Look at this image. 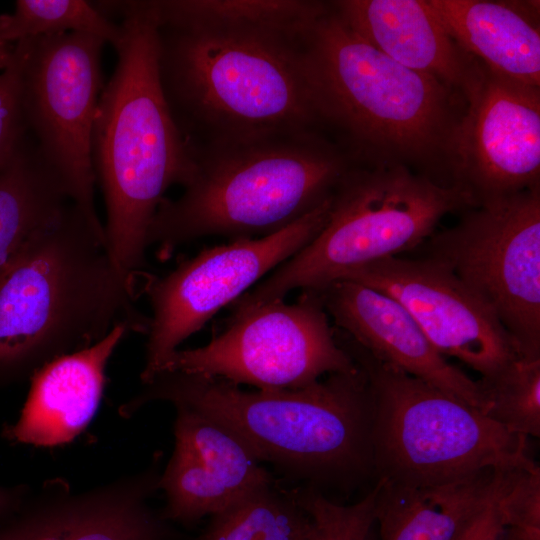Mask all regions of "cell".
I'll use <instances>...</instances> for the list:
<instances>
[{
  "label": "cell",
  "instance_id": "6da1fadb",
  "mask_svg": "<svg viewBox=\"0 0 540 540\" xmlns=\"http://www.w3.org/2000/svg\"><path fill=\"white\" fill-rule=\"evenodd\" d=\"M319 128L364 168L405 167L452 186L466 100L368 44L331 1L302 40Z\"/></svg>",
  "mask_w": 540,
  "mask_h": 540
},
{
  "label": "cell",
  "instance_id": "7a4b0ae2",
  "mask_svg": "<svg viewBox=\"0 0 540 540\" xmlns=\"http://www.w3.org/2000/svg\"><path fill=\"white\" fill-rule=\"evenodd\" d=\"M135 278L113 259L104 224L74 202L38 231L0 276V385L31 378L116 326L146 334Z\"/></svg>",
  "mask_w": 540,
  "mask_h": 540
},
{
  "label": "cell",
  "instance_id": "3957f363",
  "mask_svg": "<svg viewBox=\"0 0 540 540\" xmlns=\"http://www.w3.org/2000/svg\"><path fill=\"white\" fill-rule=\"evenodd\" d=\"M156 401L213 418L261 462L286 480L304 482L305 488L350 483L374 473L373 399L358 365L302 388L255 391L220 377L163 371L142 384L119 414L132 417Z\"/></svg>",
  "mask_w": 540,
  "mask_h": 540
},
{
  "label": "cell",
  "instance_id": "277c9868",
  "mask_svg": "<svg viewBox=\"0 0 540 540\" xmlns=\"http://www.w3.org/2000/svg\"><path fill=\"white\" fill-rule=\"evenodd\" d=\"M106 11L122 18V38L94 116L92 164L104 195L107 247L136 278L164 193L172 185L186 186L195 162L162 90L158 25L149 1H108Z\"/></svg>",
  "mask_w": 540,
  "mask_h": 540
},
{
  "label": "cell",
  "instance_id": "5b68a950",
  "mask_svg": "<svg viewBox=\"0 0 540 540\" xmlns=\"http://www.w3.org/2000/svg\"><path fill=\"white\" fill-rule=\"evenodd\" d=\"M303 37L158 25L162 90L191 152L277 133L320 131Z\"/></svg>",
  "mask_w": 540,
  "mask_h": 540
},
{
  "label": "cell",
  "instance_id": "8992f818",
  "mask_svg": "<svg viewBox=\"0 0 540 540\" xmlns=\"http://www.w3.org/2000/svg\"><path fill=\"white\" fill-rule=\"evenodd\" d=\"M195 170L176 199L164 197L148 244L166 259L199 238L274 234L330 200L354 167L316 130L252 138L193 152Z\"/></svg>",
  "mask_w": 540,
  "mask_h": 540
},
{
  "label": "cell",
  "instance_id": "52a82bcc",
  "mask_svg": "<svg viewBox=\"0 0 540 540\" xmlns=\"http://www.w3.org/2000/svg\"><path fill=\"white\" fill-rule=\"evenodd\" d=\"M365 372L373 399V469L408 486L460 481L480 472L531 469L528 438L510 432L462 399L385 363L333 326Z\"/></svg>",
  "mask_w": 540,
  "mask_h": 540
},
{
  "label": "cell",
  "instance_id": "ba28073f",
  "mask_svg": "<svg viewBox=\"0 0 540 540\" xmlns=\"http://www.w3.org/2000/svg\"><path fill=\"white\" fill-rule=\"evenodd\" d=\"M458 186L405 167H352L338 186L316 237L232 303L237 313L283 300L292 290H320L368 264L417 248L442 218L473 208Z\"/></svg>",
  "mask_w": 540,
  "mask_h": 540
},
{
  "label": "cell",
  "instance_id": "9c48e42d",
  "mask_svg": "<svg viewBox=\"0 0 540 540\" xmlns=\"http://www.w3.org/2000/svg\"><path fill=\"white\" fill-rule=\"evenodd\" d=\"M424 243V257L489 308L522 356L540 358V186L469 208Z\"/></svg>",
  "mask_w": 540,
  "mask_h": 540
},
{
  "label": "cell",
  "instance_id": "30bf717a",
  "mask_svg": "<svg viewBox=\"0 0 540 540\" xmlns=\"http://www.w3.org/2000/svg\"><path fill=\"white\" fill-rule=\"evenodd\" d=\"M230 317L221 334L202 347L178 349L161 372L215 376L257 389H297L357 366L336 341L316 290H302L291 304L272 301Z\"/></svg>",
  "mask_w": 540,
  "mask_h": 540
},
{
  "label": "cell",
  "instance_id": "8fae6325",
  "mask_svg": "<svg viewBox=\"0 0 540 540\" xmlns=\"http://www.w3.org/2000/svg\"><path fill=\"white\" fill-rule=\"evenodd\" d=\"M332 199L274 234L205 248L166 275L147 278L143 291L152 314L141 383L159 374L179 345L220 309L311 242L327 222Z\"/></svg>",
  "mask_w": 540,
  "mask_h": 540
},
{
  "label": "cell",
  "instance_id": "7c38bea8",
  "mask_svg": "<svg viewBox=\"0 0 540 540\" xmlns=\"http://www.w3.org/2000/svg\"><path fill=\"white\" fill-rule=\"evenodd\" d=\"M22 51V103L28 130L63 178L70 198L94 222L97 215L91 140L103 89L104 41L85 33L17 42Z\"/></svg>",
  "mask_w": 540,
  "mask_h": 540
},
{
  "label": "cell",
  "instance_id": "4fadbf2b",
  "mask_svg": "<svg viewBox=\"0 0 540 540\" xmlns=\"http://www.w3.org/2000/svg\"><path fill=\"white\" fill-rule=\"evenodd\" d=\"M453 185L474 207L540 186V87L484 66L466 97Z\"/></svg>",
  "mask_w": 540,
  "mask_h": 540
},
{
  "label": "cell",
  "instance_id": "5bb4252c",
  "mask_svg": "<svg viewBox=\"0 0 540 540\" xmlns=\"http://www.w3.org/2000/svg\"><path fill=\"white\" fill-rule=\"evenodd\" d=\"M341 280L377 289L399 302L444 357L457 358L487 377L522 356L497 317L445 265L421 257H392Z\"/></svg>",
  "mask_w": 540,
  "mask_h": 540
},
{
  "label": "cell",
  "instance_id": "9a60e30c",
  "mask_svg": "<svg viewBox=\"0 0 540 540\" xmlns=\"http://www.w3.org/2000/svg\"><path fill=\"white\" fill-rule=\"evenodd\" d=\"M161 463L156 453L146 468L86 490L62 477L46 479L0 521V540H178L150 503Z\"/></svg>",
  "mask_w": 540,
  "mask_h": 540
},
{
  "label": "cell",
  "instance_id": "2e32d148",
  "mask_svg": "<svg viewBox=\"0 0 540 540\" xmlns=\"http://www.w3.org/2000/svg\"><path fill=\"white\" fill-rule=\"evenodd\" d=\"M174 407V450L159 479L166 521L194 525L275 479L226 426L190 407Z\"/></svg>",
  "mask_w": 540,
  "mask_h": 540
},
{
  "label": "cell",
  "instance_id": "e0dca14e",
  "mask_svg": "<svg viewBox=\"0 0 540 540\" xmlns=\"http://www.w3.org/2000/svg\"><path fill=\"white\" fill-rule=\"evenodd\" d=\"M316 291L335 327L374 357L480 410L477 381L449 363L395 299L351 280H338Z\"/></svg>",
  "mask_w": 540,
  "mask_h": 540
},
{
  "label": "cell",
  "instance_id": "ac0fdd59",
  "mask_svg": "<svg viewBox=\"0 0 540 540\" xmlns=\"http://www.w3.org/2000/svg\"><path fill=\"white\" fill-rule=\"evenodd\" d=\"M346 24L398 64L432 76L465 100L484 65L447 33L425 0L331 1Z\"/></svg>",
  "mask_w": 540,
  "mask_h": 540
},
{
  "label": "cell",
  "instance_id": "d6986e66",
  "mask_svg": "<svg viewBox=\"0 0 540 540\" xmlns=\"http://www.w3.org/2000/svg\"><path fill=\"white\" fill-rule=\"evenodd\" d=\"M131 333L116 326L98 343L37 370L21 413L4 436L16 443L56 447L74 440L95 416L106 384L107 364Z\"/></svg>",
  "mask_w": 540,
  "mask_h": 540
},
{
  "label": "cell",
  "instance_id": "ffe728a7",
  "mask_svg": "<svg viewBox=\"0 0 540 540\" xmlns=\"http://www.w3.org/2000/svg\"><path fill=\"white\" fill-rule=\"evenodd\" d=\"M425 1L450 37L486 68L540 87V31L531 4Z\"/></svg>",
  "mask_w": 540,
  "mask_h": 540
},
{
  "label": "cell",
  "instance_id": "44dd1931",
  "mask_svg": "<svg viewBox=\"0 0 540 540\" xmlns=\"http://www.w3.org/2000/svg\"><path fill=\"white\" fill-rule=\"evenodd\" d=\"M510 471L491 469L434 486L379 479L374 487L375 521L381 540H454Z\"/></svg>",
  "mask_w": 540,
  "mask_h": 540
},
{
  "label": "cell",
  "instance_id": "7402d4cb",
  "mask_svg": "<svg viewBox=\"0 0 540 540\" xmlns=\"http://www.w3.org/2000/svg\"><path fill=\"white\" fill-rule=\"evenodd\" d=\"M71 201L63 178L30 136L0 169V276Z\"/></svg>",
  "mask_w": 540,
  "mask_h": 540
},
{
  "label": "cell",
  "instance_id": "603a6c76",
  "mask_svg": "<svg viewBox=\"0 0 540 540\" xmlns=\"http://www.w3.org/2000/svg\"><path fill=\"white\" fill-rule=\"evenodd\" d=\"M328 1L149 0L158 25L249 29L302 37Z\"/></svg>",
  "mask_w": 540,
  "mask_h": 540
},
{
  "label": "cell",
  "instance_id": "cb8c5ba5",
  "mask_svg": "<svg viewBox=\"0 0 540 540\" xmlns=\"http://www.w3.org/2000/svg\"><path fill=\"white\" fill-rule=\"evenodd\" d=\"M309 524L296 488L274 479L211 516L196 540H304Z\"/></svg>",
  "mask_w": 540,
  "mask_h": 540
},
{
  "label": "cell",
  "instance_id": "d4e9b609",
  "mask_svg": "<svg viewBox=\"0 0 540 540\" xmlns=\"http://www.w3.org/2000/svg\"><path fill=\"white\" fill-rule=\"evenodd\" d=\"M85 33L115 47L122 30L83 0H18L12 13L0 15V39L6 43L65 33Z\"/></svg>",
  "mask_w": 540,
  "mask_h": 540
},
{
  "label": "cell",
  "instance_id": "484cf974",
  "mask_svg": "<svg viewBox=\"0 0 540 540\" xmlns=\"http://www.w3.org/2000/svg\"><path fill=\"white\" fill-rule=\"evenodd\" d=\"M480 411L512 433L540 436V358L518 356L477 381Z\"/></svg>",
  "mask_w": 540,
  "mask_h": 540
},
{
  "label": "cell",
  "instance_id": "4316f807",
  "mask_svg": "<svg viewBox=\"0 0 540 540\" xmlns=\"http://www.w3.org/2000/svg\"><path fill=\"white\" fill-rule=\"evenodd\" d=\"M295 488L310 515L304 540H367L375 522V488L350 505L336 503L316 489Z\"/></svg>",
  "mask_w": 540,
  "mask_h": 540
},
{
  "label": "cell",
  "instance_id": "83f0119b",
  "mask_svg": "<svg viewBox=\"0 0 540 540\" xmlns=\"http://www.w3.org/2000/svg\"><path fill=\"white\" fill-rule=\"evenodd\" d=\"M503 540H540V469L514 471L499 497Z\"/></svg>",
  "mask_w": 540,
  "mask_h": 540
},
{
  "label": "cell",
  "instance_id": "f1b7e54d",
  "mask_svg": "<svg viewBox=\"0 0 540 540\" xmlns=\"http://www.w3.org/2000/svg\"><path fill=\"white\" fill-rule=\"evenodd\" d=\"M30 136L22 103V51L15 43L11 62L0 73V169Z\"/></svg>",
  "mask_w": 540,
  "mask_h": 540
},
{
  "label": "cell",
  "instance_id": "f546056e",
  "mask_svg": "<svg viewBox=\"0 0 540 540\" xmlns=\"http://www.w3.org/2000/svg\"><path fill=\"white\" fill-rule=\"evenodd\" d=\"M514 471L507 473L494 494L470 518L454 540H503V525L498 502Z\"/></svg>",
  "mask_w": 540,
  "mask_h": 540
},
{
  "label": "cell",
  "instance_id": "4dcf8cb0",
  "mask_svg": "<svg viewBox=\"0 0 540 540\" xmlns=\"http://www.w3.org/2000/svg\"><path fill=\"white\" fill-rule=\"evenodd\" d=\"M30 490L26 485H0V521L10 517L21 507Z\"/></svg>",
  "mask_w": 540,
  "mask_h": 540
},
{
  "label": "cell",
  "instance_id": "1f68e13d",
  "mask_svg": "<svg viewBox=\"0 0 540 540\" xmlns=\"http://www.w3.org/2000/svg\"><path fill=\"white\" fill-rule=\"evenodd\" d=\"M14 45L0 39V69L4 70L11 62Z\"/></svg>",
  "mask_w": 540,
  "mask_h": 540
}]
</instances>
